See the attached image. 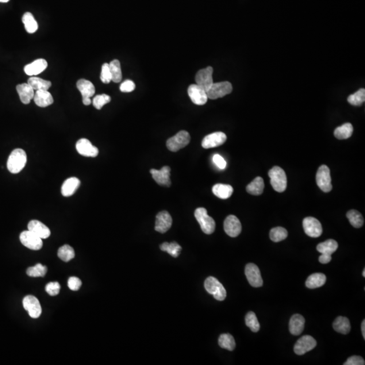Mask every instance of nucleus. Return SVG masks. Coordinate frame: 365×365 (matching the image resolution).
<instances>
[{
    "mask_svg": "<svg viewBox=\"0 0 365 365\" xmlns=\"http://www.w3.org/2000/svg\"><path fill=\"white\" fill-rule=\"evenodd\" d=\"M54 321L52 304L43 298L27 299L14 324L16 341L26 348H34L51 333Z\"/></svg>",
    "mask_w": 365,
    "mask_h": 365,
    "instance_id": "obj_1",
    "label": "nucleus"
},
{
    "mask_svg": "<svg viewBox=\"0 0 365 365\" xmlns=\"http://www.w3.org/2000/svg\"><path fill=\"white\" fill-rule=\"evenodd\" d=\"M153 175L161 184L165 195V207L178 211L182 207L180 196L187 192L191 185V178L182 163L170 157L158 158L153 165Z\"/></svg>",
    "mask_w": 365,
    "mask_h": 365,
    "instance_id": "obj_2",
    "label": "nucleus"
},
{
    "mask_svg": "<svg viewBox=\"0 0 365 365\" xmlns=\"http://www.w3.org/2000/svg\"><path fill=\"white\" fill-rule=\"evenodd\" d=\"M152 298L157 307L170 314H192L197 307L195 295L187 292L180 282L165 276L158 279L152 287Z\"/></svg>",
    "mask_w": 365,
    "mask_h": 365,
    "instance_id": "obj_3",
    "label": "nucleus"
},
{
    "mask_svg": "<svg viewBox=\"0 0 365 365\" xmlns=\"http://www.w3.org/2000/svg\"><path fill=\"white\" fill-rule=\"evenodd\" d=\"M95 134V125L90 118H75L64 126L49 133L48 141L54 150L71 152L87 144Z\"/></svg>",
    "mask_w": 365,
    "mask_h": 365,
    "instance_id": "obj_4",
    "label": "nucleus"
},
{
    "mask_svg": "<svg viewBox=\"0 0 365 365\" xmlns=\"http://www.w3.org/2000/svg\"><path fill=\"white\" fill-rule=\"evenodd\" d=\"M66 199L71 209L83 215H91L107 206V196L103 188L93 180L71 182Z\"/></svg>",
    "mask_w": 365,
    "mask_h": 365,
    "instance_id": "obj_5",
    "label": "nucleus"
},
{
    "mask_svg": "<svg viewBox=\"0 0 365 365\" xmlns=\"http://www.w3.org/2000/svg\"><path fill=\"white\" fill-rule=\"evenodd\" d=\"M33 182L38 191L41 202L48 209H57L68 195L69 180L56 167H43L34 170Z\"/></svg>",
    "mask_w": 365,
    "mask_h": 365,
    "instance_id": "obj_6",
    "label": "nucleus"
},
{
    "mask_svg": "<svg viewBox=\"0 0 365 365\" xmlns=\"http://www.w3.org/2000/svg\"><path fill=\"white\" fill-rule=\"evenodd\" d=\"M300 346L313 365H342L341 336L337 331H329L321 339H302Z\"/></svg>",
    "mask_w": 365,
    "mask_h": 365,
    "instance_id": "obj_7",
    "label": "nucleus"
},
{
    "mask_svg": "<svg viewBox=\"0 0 365 365\" xmlns=\"http://www.w3.org/2000/svg\"><path fill=\"white\" fill-rule=\"evenodd\" d=\"M43 42L48 48L53 64L57 66H71L76 58V48L69 38L66 29L61 25L48 27L43 36Z\"/></svg>",
    "mask_w": 365,
    "mask_h": 365,
    "instance_id": "obj_8",
    "label": "nucleus"
},
{
    "mask_svg": "<svg viewBox=\"0 0 365 365\" xmlns=\"http://www.w3.org/2000/svg\"><path fill=\"white\" fill-rule=\"evenodd\" d=\"M56 168L63 172L69 182L75 180H96L102 172L103 165L99 161H92L86 157L64 153L56 160Z\"/></svg>",
    "mask_w": 365,
    "mask_h": 365,
    "instance_id": "obj_9",
    "label": "nucleus"
},
{
    "mask_svg": "<svg viewBox=\"0 0 365 365\" xmlns=\"http://www.w3.org/2000/svg\"><path fill=\"white\" fill-rule=\"evenodd\" d=\"M334 297L346 304L356 303L365 297V261L354 265L346 274L339 276L333 283Z\"/></svg>",
    "mask_w": 365,
    "mask_h": 365,
    "instance_id": "obj_10",
    "label": "nucleus"
},
{
    "mask_svg": "<svg viewBox=\"0 0 365 365\" xmlns=\"http://www.w3.org/2000/svg\"><path fill=\"white\" fill-rule=\"evenodd\" d=\"M220 141H221L223 161L229 165H240L245 156L242 133L238 120L227 119L222 122L218 128Z\"/></svg>",
    "mask_w": 365,
    "mask_h": 365,
    "instance_id": "obj_11",
    "label": "nucleus"
},
{
    "mask_svg": "<svg viewBox=\"0 0 365 365\" xmlns=\"http://www.w3.org/2000/svg\"><path fill=\"white\" fill-rule=\"evenodd\" d=\"M221 202L222 195L217 190H212V188L195 190L187 196L185 210L192 218L202 220L210 209L217 207Z\"/></svg>",
    "mask_w": 365,
    "mask_h": 365,
    "instance_id": "obj_12",
    "label": "nucleus"
},
{
    "mask_svg": "<svg viewBox=\"0 0 365 365\" xmlns=\"http://www.w3.org/2000/svg\"><path fill=\"white\" fill-rule=\"evenodd\" d=\"M200 158L210 168L218 167L222 161H223V153H222L218 128L209 126L203 133V143H202Z\"/></svg>",
    "mask_w": 365,
    "mask_h": 365,
    "instance_id": "obj_13",
    "label": "nucleus"
},
{
    "mask_svg": "<svg viewBox=\"0 0 365 365\" xmlns=\"http://www.w3.org/2000/svg\"><path fill=\"white\" fill-rule=\"evenodd\" d=\"M271 178V168L261 160H252L240 172V180L248 185H257L268 182Z\"/></svg>",
    "mask_w": 365,
    "mask_h": 365,
    "instance_id": "obj_14",
    "label": "nucleus"
},
{
    "mask_svg": "<svg viewBox=\"0 0 365 365\" xmlns=\"http://www.w3.org/2000/svg\"><path fill=\"white\" fill-rule=\"evenodd\" d=\"M128 365H160V360L153 354H141L133 359Z\"/></svg>",
    "mask_w": 365,
    "mask_h": 365,
    "instance_id": "obj_15",
    "label": "nucleus"
},
{
    "mask_svg": "<svg viewBox=\"0 0 365 365\" xmlns=\"http://www.w3.org/2000/svg\"><path fill=\"white\" fill-rule=\"evenodd\" d=\"M19 0H0V4H3V6H13V4H16Z\"/></svg>",
    "mask_w": 365,
    "mask_h": 365,
    "instance_id": "obj_16",
    "label": "nucleus"
}]
</instances>
